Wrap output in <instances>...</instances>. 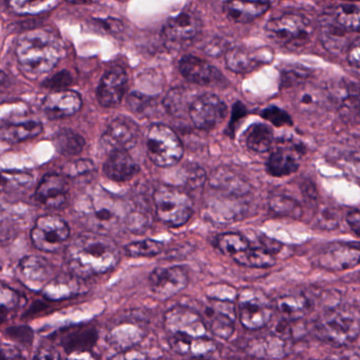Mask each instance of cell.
Listing matches in <instances>:
<instances>
[{"instance_id": "6da1fadb", "label": "cell", "mask_w": 360, "mask_h": 360, "mask_svg": "<svg viewBox=\"0 0 360 360\" xmlns=\"http://www.w3.org/2000/svg\"><path fill=\"white\" fill-rule=\"evenodd\" d=\"M119 261L117 244L107 235L94 231L75 238L66 250L69 271L77 278L107 273L115 269Z\"/></svg>"}, {"instance_id": "7a4b0ae2", "label": "cell", "mask_w": 360, "mask_h": 360, "mask_svg": "<svg viewBox=\"0 0 360 360\" xmlns=\"http://www.w3.org/2000/svg\"><path fill=\"white\" fill-rule=\"evenodd\" d=\"M63 56L60 39L54 33L35 29L20 35L16 56L20 68L28 75H41L51 71Z\"/></svg>"}, {"instance_id": "3957f363", "label": "cell", "mask_w": 360, "mask_h": 360, "mask_svg": "<svg viewBox=\"0 0 360 360\" xmlns=\"http://www.w3.org/2000/svg\"><path fill=\"white\" fill-rule=\"evenodd\" d=\"M77 210L92 231L103 235L115 231L127 214L123 202L98 187L79 200Z\"/></svg>"}, {"instance_id": "277c9868", "label": "cell", "mask_w": 360, "mask_h": 360, "mask_svg": "<svg viewBox=\"0 0 360 360\" xmlns=\"http://www.w3.org/2000/svg\"><path fill=\"white\" fill-rule=\"evenodd\" d=\"M359 326L358 309L336 304L320 314L314 330L320 340L333 347H342L358 338Z\"/></svg>"}, {"instance_id": "5b68a950", "label": "cell", "mask_w": 360, "mask_h": 360, "mask_svg": "<svg viewBox=\"0 0 360 360\" xmlns=\"http://www.w3.org/2000/svg\"><path fill=\"white\" fill-rule=\"evenodd\" d=\"M153 199L158 219L167 226H183L193 217V200L179 187L161 185L155 189Z\"/></svg>"}, {"instance_id": "8992f818", "label": "cell", "mask_w": 360, "mask_h": 360, "mask_svg": "<svg viewBox=\"0 0 360 360\" xmlns=\"http://www.w3.org/2000/svg\"><path fill=\"white\" fill-rule=\"evenodd\" d=\"M147 153L155 165L166 168L181 161L184 149L180 138L172 128L163 124H155L147 136Z\"/></svg>"}, {"instance_id": "52a82bcc", "label": "cell", "mask_w": 360, "mask_h": 360, "mask_svg": "<svg viewBox=\"0 0 360 360\" xmlns=\"http://www.w3.org/2000/svg\"><path fill=\"white\" fill-rule=\"evenodd\" d=\"M265 30L271 41L290 49L304 45L311 34V22L305 16L297 13L273 18L267 22Z\"/></svg>"}, {"instance_id": "ba28073f", "label": "cell", "mask_w": 360, "mask_h": 360, "mask_svg": "<svg viewBox=\"0 0 360 360\" xmlns=\"http://www.w3.org/2000/svg\"><path fill=\"white\" fill-rule=\"evenodd\" d=\"M240 321L250 330H260L271 322L273 307L266 295L256 288H244L237 295Z\"/></svg>"}, {"instance_id": "9c48e42d", "label": "cell", "mask_w": 360, "mask_h": 360, "mask_svg": "<svg viewBox=\"0 0 360 360\" xmlns=\"http://www.w3.org/2000/svg\"><path fill=\"white\" fill-rule=\"evenodd\" d=\"M70 236L68 223L58 216H41L35 221L31 240L35 248L43 252H56Z\"/></svg>"}, {"instance_id": "30bf717a", "label": "cell", "mask_w": 360, "mask_h": 360, "mask_svg": "<svg viewBox=\"0 0 360 360\" xmlns=\"http://www.w3.org/2000/svg\"><path fill=\"white\" fill-rule=\"evenodd\" d=\"M359 259L358 242H333L319 250L315 260L321 269L338 271L357 266Z\"/></svg>"}, {"instance_id": "8fae6325", "label": "cell", "mask_w": 360, "mask_h": 360, "mask_svg": "<svg viewBox=\"0 0 360 360\" xmlns=\"http://www.w3.org/2000/svg\"><path fill=\"white\" fill-rule=\"evenodd\" d=\"M304 153V146L301 143L292 140L278 141L277 146L267 160V172L277 178L295 174L299 169Z\"/></svg>"}, {"instance_id": "7c38bea8", "label": "cell", "mask_w": 360, "mask_h": 360, "mask_svg": "<svg viewBox=\"0 0 360 360\" xmlns=\"http://www.w3.org/2000/svg\"><path fill=\"white\" fill-rule=\"evenodd\" d=\"M188 283V273L183 266L157 267L149 276L151 292L162 301L182 292Z\"/></svg>"}, {"instance_id": "4fadbf2b", "label": "cell", "mask_w": 360, "mask_h": 360, "mask_svg": "<svg viewBox=\"0 0 360 360\" xmlns=\"http://www.w3.org/2000/svg\"><path fill=\"white\" fill-rule=\"evenodd\" d=\"M193 125L201 130L218 127L227 115L226 104L214 94H203L195 98L189 109Z\"/></svg>"}, {"instance_id": "5bb4252c", "label": "cell", "mask_w": 360, "mask_h": 360, "mask_svg": "<svg viewBox=\"0 0 360 360\" xmlns=\"http://www.w3.org/2000/svg\"><path fill=\"white\" fill-rule=\"evenodd\" d=\"M164 323L166 330L170 335H180L193 338L207 336V326L203 318L188 307H172L165 314Z\"/></svg>"}, {"instance_id": "9a60e30c", "label": "cell", "mask_w": 360, "mask_h": 360, "mask_svg": "<svg viewBox=\"0 0 360 360\" xmlns=\"http://www.w3.org/2000/svg\"><path fill=\"white\" fill-rule=\"evenodd\" d=\"M140 136V127L134 120L120 117L109 124L101 139V144L109 153L113 150H130L136 146Z\"/></svg>"}, {"instance_id": "2e32d148", "label": "cell", "mask_w": 360, "mask_h": 360, "mask_svg": "<svg viewBox=\"0 0 360 360\" xmlns=\"http://www.w3.org/2000/svg\"><path fill=\"white\" fill-rule=\"evenodd\" d=\"M203 320L212 334L221 339L231 338L235 330L236 307L233 301L210 299L204 309Z\"/></svg>"}, {"instance_id": "e0dca14e", "label": "cell", "mask_w": 360, "mask_h": 360, "mask_svg": "<svg viewBox=\"0 0 360 360\" xmlns=\"http://www.w3.org/2000/svg\"><path fill=\"white\" fill-rule=\"evenodd\" d=\"M201 29L199 15L191 10H184L167 20L163 28V37L168 44L181 45L195 39Z\"/></svg>"}, {"instance_id": "ac0fdd59", "label": "cell", "mask_w": 360, "mask_h": 360, "mask_svg": "<svg viewBox=\"0 0 360 360\" xmlns=\"http://www.w3.org/2000/svg\"><path fill=\"white\" fill-rule=\"evenodd\" d=\"M180 71L187 81L195 85L217 87L226 84L224 75L218 68L193 56H186L181 60Z\"/></svg>"}, {"instance_id": "d6986e66", "label": "cell", "mask_w": 360, "mask_h": 360, "mask_svg": "<svg viewBox=\"0 0 360 360\" xmlns=\"http://www.w3.org/2000/svg\"><path fill=\"white\" fill-rule=\"evenodd\" d=\"M43 131L41 122L28 115L10 117L0 121V141L16 144L37 138Z\"/></svg>"}, {"instance_id": "ffe728a7", "label": "cell", "mask_w": 360, "mask_h": 360, "mask_svg": "<svg viewBox=\"0 0 360 360\" xmlns=\"http://www.w3.org/2000/svg\"><path fill=\"white\" fill-rule=\"evenodd\" d=\"M127 75L123 69L115 67L107 71L98 85V103L107 108L117 106L123 100L124 94L127 89Z\"/></svg>"}, {"instance_id": "44dd1931", "label": "cell", "mask_w": 360, "mask_h": 360, "mask_svg": "<svg viewBox=\"0 0 360 360\" xmlns=\"http://www.w3.org/2000/svg\"><path fill=\"white\" fill-rule=\"evenodd\" d=\"M69 186L65 176L48 174L41 179L35 191V199L50 208H60L68 199Z\"/></svg>"}, {"instance_id": "7402d4cb", "label": "cell", "mask_w": 360, "mask_h": 360, "mask_svg": "<svg viewBox=\"0 0 360 360\" xmlns=\"http://www.w3.org/2000/svg\"><path fill=\"white\" fill-rule=\"evenodd\" d=\"M82 98L72 90H58L46 96L43 108L48 117L52 120L63 119L75 115L82 108Z\"/></svg>"}, {"instance_id": "603a6c76", "label": "cell", "mask_w": 360, "mask_h": 360, "mask_svg": "<svg viewBox=\"0 0 360 360\" xmlns=\"http://www.w3.org/2000/svg\"><path fill=\"white\" fill-rule=\"evenodd\" d=\"M103 169L107 178L117 183L128 182L140 172V167L128 150L122 149L109 153Z\"/></svg>"}, {"instance_id": "cb8c5ba5", "label": "cell", "mask_w": 360, "mask_h": 360, "mask_svg": "<svg viewBox=\"0 0 360 360\" xmlns=\"http://www.w3.org/2000/svg\"><path fill=\"white\" fill-rule=\"evenodd\" d=\"M271 52L269 49L254 50L233 48L225 56L227 67L236 73H248L260 65L269 62Z\"/></svg>"}, {"instance_id": "d4e9b609", "label": "cell", "mask_w": 360, "mask_h": 360, "mask_svg": "<svg viewBox=\"0 0 360 360\" xmlns=\"http://www.w3.org/2000/svg\"><path fill=\"white\" fill-rule=\"evenodd\" d=\"M269 8V4L263 0H227L224 12L233 22L246 24L260 18Z\"/></svg>"}, {"instance_id": "484cf974", "label": "cell", "mask_w": 360, "mask_h": 360, "mask_svg": "<svg viewBox=\"0 0 360 360\" xmlns=\"http://www.w3.org/2000/svg\"><path fill=\"white\" fill-rule=\"evenodd\" d=\"M169 345L176 354L193 357H208L217 351V343L207 336L193 338L180 335H170Z\"/></svg>"}, {"instance_id": "4316f807", "label": "cell", "mask_w": 360, "mask_h": 360, "mask_svg": "<svg viewBox=\"0 0 360 360\" xmlns=\"http://www.w3.org/2000/svg\"><path fill=\"white\" fill-rule=\"evenodd\" d=\"M210 186L223 195L243 197L250 193V186L243 176L231 172L229 168H220L210 179Z\"/></svg>"}, {"instance_id": "83f0119b", "label": "cell", "mask_w": 360, "mask_h": 360, "mask_svg": "<svg viewBox=\"0 0 360 360\" xmlns=\"http://www.w3.org/2000/svg\"><path fill=\"white\" fill-rule=\"evenodd\" d=\"M98 340V332L94 326H77L67 330L60 337V343L67 353H84L89 351Z\"/></svg>"}, {"instance_id": "f1b7e54d", "label": "cell", "mask_w": 360, "mask_h": 360, "mask_svg": "<svg viewBox=\"0 0 360 360\" xmlns=\"http://www.w3.org/2000/svg\"><path fill=\"white\" fill-rule=\"evenodd\" d=\"M347 31L343 30L335 22L332 15L326 16L320 22V37L322 45L330 53L338 54L351 44L347 39Z\"/></svg>"}, {"instance_id": "f546056e", "label": "cell", "mask_w": 360, "mask_h": 360, "mask_svg": "<svg viewBox=\"0 0 360 360\" xmlns=\"http://www.w3.org/2000/svg\"><path fill=\"white\" fill-rule=\"evenodd\" d=\"M18 273L29 284H43L52 275V266L49 261L43 257L27 256L18 263Z\"/></svg>"}, {"instance_id": "4dcf8cb0", "label": "cell", "mask_w": 360, "mask_h": 360, "mask_svg": "<svg viewBox=\"0 0 360 360\" xmlns=\"http://www.w3.org/2000/svg\"><path fill=\"white\" fill-rule=\"evenodd\" d=\"M277 309L284 320L294 322L309 313L311 301L304 295H286L278 299Z\"/></svg>"}, {"instance_id": "1f68e13d", "label": "cell", "mask_w": 360, "mask_h": 360, "mask_svg": "<svg viewBox=\"0 0 360 360\" xmlns=\"http://www.w3.org/2000/svg\"><path fill=\"white\" fill-rule=\"evenodd\" d=\"M198 96H195V92L191 88H174L166 94L163 102L164 107L170 115L181 117L189 113V109Z\"/></svg>"}, {"instance_id": "d6a6232c", "label": "cell", "mask_w": 360, "mask_h": 360, "mask_svg": "<svg viewBox=\"0 0 360 360\" xmlns=\"http://www.w3.org/2000/svg\"><path fill=\"white\" fill-rule=\"evenodd\" d=\"M294 96V104L302 112L313 113L323 107L326 102V94L313 86H298Z\"/></svg>"}, {"instance_id": "836d02e7", "label": "cell", "mask_w": 360, "mask_h": 360, "mask_svg": "<svg viewBox=\"0 0 360 360\" xmlns=\"http://www.w3.org/2000/svg\"><path fill=\"white\" fill-rule=\"evenodd\" d=\"M144 332L140 326L125 323L113 328L108 335L109 343L117 349H126L140 342Z\"/></svg>"}, {"instance_id": "e575fe53", "label": "cell", "mask_w": 360, "mask_h": 360, "mask_svg": "<svg viewBox=\"0 0 360 360\" xmlns=\"http://www.w3.org/2000/svg\"><path fill=\"white\" fill-rule=\"evenodd\" d=\"M245 142L250 150L259 153H266L273 146V130L266 124H254L246 131Z\"/></svg>"}, {"instance_id": "d590c367", "label": "cell", "mask_w": 360, "mask_h": 360, "mask_svg": "<svg viewBox=\"0 0 360 360\" xmlns=\"http://www.w3.org/2000/svg\"><path fill=\"white\" fill-rule=\"evenodd\" d=\"M233 261L242 266L254 267V269H265L275 265L276 259L274 255L266 252L264 248H254L250 245L240 254L233 257Z\"/></svg>"}, {"instance_id": "8d00e7d4", "label": "cell", "mask_w": 360, "mask_h": 360, "mask_svg": "<svg viewBox=\"0 0 360 360\" xmlns=\"http://www.w3.org/2000/svg\"><path fill=\"white\" fill-rule=\"evenodd\" d=\"M34 182L32 174L22 170H0V193H18L30 188Z\"/></svg>"}, {"instance_id": "74e56055", "label": "cell", "mask_w": 360, "mask_h": 360, "mask_svg": "<svg viewBox=\"0 0 360 360\" xmlns=\"http://www.w3.org/2000/svg\"><path fill=\"white\" fill-rule=\"evenodd\" d=\"M77 279L79 278L73 275L72 277L56 278L47 284L44 290V294L52 300L71 298L79 292V285Z\"/></svg>"}, {"instance_id": "f35d334b", "label": "cell", "mask_w": 360, "mask_h": 360, "mask_svg": "<svg viewBox=\"0 0 360 360\" xmlns=\"http://www.w3.org/2000/svg\"><path fill=\"white\" fill-rule=\"evenodd\" d=\"M53 144L62 155H77L83 151L86 142L83 136L73 130L62 129L54 136Z\"/></svg>"}, {"instance_id": "ab89813d", "label": "cell", "mask_w": 360, "mask_h": 360, "mask_svg": "<svg viewBox=\"0 0 360 360\" xmlns=\"http://www.w3.org/2000/svg\"><path fill=\"white\" fill-rule=\"evenodd\" d=\"M214 244L222 254L231 258L250 246V242L243 235L238 233H221L216 238Z\"/></svg>"}, {"instance_id": "60d3db41", "label": "cell", "mask_w": 360, "mask_h": 360, "mask_svg": "<svg viewBox=\"0 0 360 360\" xmlns=\"http://www.w3.org/2000/svg\"><path fill=\"white\" fill-rule=\"evenodd\" d=\"M269 210L276 216L299 219L302 217V207L298 201L284 195H274L269 201Z\"/></svg>"}, {"instance_id": "b9f144b4", "label": "cell", "mask_w": 360, "mask_h": 360, "mask_svg": "<svg viewBox=\"0 0 360 360\" xmlns=\"http://www.w3.org/2000/svg\"><path fill=\"white\" fill-rule=\"evenodd\" d=\"M336 24L347 31V32H356L359 31L360 26V14L359 8L353 5H342L336 8L333 14Z\"/></svg>"}, {"instance_id": "7bdbcfd3", "label": "cell", "mask_w": 360, "mask_h": 360, "mask_svg": "<svg viewBox=\"0 0 360 360\" xmlns=\"http://www.w3.org/2000/svg\"><path fill=\"white\" fill-rule=\"evenodd\" d=\"M164 250V244L157 240L145 239L132 242L125 248V252L130 258H151Z\"/></svg>"}, {"instance_id": "ee69618b", "label": "cell", "mask_w": 360, "mask_h": 360, "mask_svg": "<svg viewBox=\"0 0 360 360\" xmlns=\"http://www.w3.org/2000/svg\"><path fill=\"white\" fill-rule=\"evenodd\" d=\"M124 223H125L128 231L136 233V235H142L143 233H145L150 227V214H147L141 208L136 210H130L126 214Z\"/></svg>"}, {"instance_id": "f6af8a7d", "label": "cell", "mask_w": 360, "mask_h": 360, "mask_svg": "<svg viewBox=\"0 0 360 360\" xmlns=\"http://www.w3.org/2000/svg\"><path fill=\"white\" fill-rule=\"evenodd\" d=\"M309 71L302 66H290L284 69L281 75V87L292 88L303 85L309 77Z\"/></svg>"}, {"instance_id": "bcb514c9", "label": "cell", "mask_w": 360, "mask_h": 360, "mask_svg": "<svg viewBox=\"0 0 360 360\" xmlns=\"http://www.w3.org/2000/svg\"><path fill=\"white\" fill-rule=\"evenodd\" d=\"M18 235L13 219L7 210L0 206V243L12 241Z\"/></svg>"}, {"instance_id": "7dc6e473", "label": "cell", "mask_w": 360, "mask_h": 360, "mask_svg": "<svg viewBox=\"0 0 360 360\" xmlns=\"http://www.w3.org/2000/svg\"><path fill=\"white\" fill-rule=\"evenodd\" d=\"M262 117L267 120L269 123L273 124L276 127L292 125V119H290L288 113L280 109L279 107L271 106L264 109L262 112Z\"/></svg>"}, {"instance_id": "c3c4849f", "label": "cell", "mask_w": 360, "mask_h": 360, "mask_svg": "<svg viewBox=\"0 0 360 360\" xmlns=\"http://www.w3.org/2000/svg\"><path fill=\"white\" fill-rule=\"evenodd\" d=\"M11 9L20 14L35 13L47 0H6Z\"/></svg>"}, {"instance_id": "681fc988", "label": "cell", "mask_w": 360, "mask_h": 360, "mask_svg": "<svg viewBox=\"0 0 360 360\" xmlns=\"http://www.w3.org/2000/svg\"><path fill=\"white\" fill-rule=\"evenodd\" d=\"M153 104V98L146 94H131L128 98V106L134 112L143 113Z\"/></svg>"}, {"instance_id": "f907efd6", "label": "cell", "mask_w": 360, "mask_h": 360, "mask_svg": "<svg viewBox=\"0 0 360 360\" xmlns=\"http://www.w3.org/2000/svg\"><path fill=\"white\" fill-rule=\"evenodd\" d=\"M72 83V77L67 71L56 73L53 77H50L46 81L45 87L51 88V89H63L68 87Z\"/></svg>"}, {"instance_id": "816d5d0a", "label": "cell", "mask_w": 360, "mask_h": 360, "mask_svg": "<svg viewBox=\"0 0 360 360\" xmlns=\"http://www.w3.org/2000/svg\"><path fill=\"white\" fill-rule=\"evenodd\" d=\"M94 164L90 160H79L71 164L68 168V174L71 176H85L94 172Z\"/></svg>"}, {"instance_id": "f5cc1de1", "label": "cell", "mask_w": 360, "mask_h": 360, "mask_svg": "<svg viewBox=\"0 0 360 360\" xmlns=\"http://www.w3.org/2000/svg\"><path fill=\"white\" fill-rule=\"evenodd\" d=\"M246 115V109L243 104L238 102L237 104L233 106V115H231V122H229V130L227 134H231V136H233L235 134L236 129L239 125L240 121L243 119Z\"/></svg>"}, {"instance_id": "db71d44e", "label": "cell", "mask_w": 360, "mask_h": 360, "mask_svg": "<svg viewBox=\"0 0 360 360\" xmlns=\"http://www.w3.org/2000/svg\"><path fill=\"white\" fill-rule=\"evenodd\" d=\"M8 334H9L8 336L10 338L18 341V342H22L24 345L32 341V332H31L30 328H26V326L11 328V330H8Z\"/></svg>"}, {"instance_id": "11a10c76", "label": "cell", "mask_w": 360, "mask_h": 360, "mask_svg": "<svg viewBox=\"0 0 360 360\" xmlns=\"http://www.w3.org/2000/svg\"><path fill=\"white\" fill-rule=\"evenodd\" d=\"M347 60L349 65L354 68L358 69L360 67V48L359 39H356L355 41H352L351 45L349 46V51H347Z\"/></svg>"}, {"instance_id": "9f6ffc18", "label": "cell", "mask_w": 360, "mask_h": 360, "mask_svg": "<svg viewBox=\"0 0 360 360\" xmlns=\"http://www.w3.org/2000/svg\"><path fill=\"white\" fill-rule=\"evenodd\" d=\"M22 357L20 349L10 343H0V359H18Z\"/></svg>"}, {"instance_id": "6f0895ef", "label": "cell", "mask_w": 360, "mask_h": 360, "mask_svg": "<svg viewBox=\"0 0 360 360\" xmlns=\"http://www.w3.org/2000/svg\"><path fill=\"white\" fill-rule=\"evenodd\" d=\"M260 244L261 248H264L266 252H271L274 256L281 252V248H283V244L280 243L277 240L266 237V236H261Z\"/></svg>"}, {"instance_id": "680465c9", "label": "cell", "mask_w": 360, "mask_h": 360, "mask_svg": "<svg viewBox=\"0 0 360 360\" xmlns=\"http://www.w3.org/2000/svg\"><path fill=\"white\" fill-rule=\"evenodd\" d=\"M347 223L349 224V229L354 231L356 236H359L360 233V214L357 208L347 212Z\"/></svg>"}, {"instance_id": "91938a15", "label": "cell", "mask_w": 360, "mask_h": 360, "mask_svg": "<svg viewBox=\"0 0 360 360\" xmlns=\"http://www.w3.org/2000/svg\"><path fill=\"white\" fill-rule=\"evenodd\" d=\"M225 44L223 41L216 39V41H210L205 45V53L210 54L212 56H219L221 54L224 53Z\"/></svg>"}, {"instance_id": "94428289", "label": "cell", "mask_w": 360, "mask_h": 360, "mask_svg": "<svg viewBox=\"0 0 360 360\" xmlns=\"http://www.w3.org/2000/svg\"><path fill=\"white\" fill-rule=\"evenodd\" d=\"M60 354L56 351V349H51V347H41V349H39L37 355H35V358H41V359H46V358H49V359H58L60 358Z\"/></svg>"}, {"instance_id": "6125c7cd", "label": "cell", "mask_w": 360, "mask_h": 360, "mask_svg": "<svg viewBox=\"0 0 360 360\" xmlns=\"http://www.w3.org/2000/svg\"><path fill=\"white\" fill-rule=\"evenodd\" d=\"M6 316H7V309L5 307H0V323L5 321Z\"/></svg>"}, {"instance_id": "be15d7a7", "label": "cell", "mask_w": 360, "mask_h": 360, "mask_svg": "<svg viewBox=\"0 0 360 360\" xmlns=\"http://www.w3.org/2000/svg\"><path fill=\"white\" fill-rule=\"evenodd\" d=\"M69 3L72 4H86V3H90L91 0H68Z\"/></svg>"}, {"instance_id": "e7e4bbea", "label": "cell", "mask_w": 360, "mask_h": 360, "mask_svg": "<svg viewBox=\"0 0 360 360\" xmlns=\"http://www.w3.org/2000/svg\"><path fill=\"white\" fill-rule=\"evenodd\" d=\"M347 1H358V0H347Z\"/></svg>"}, {"instance_id": "03108f58", "label": "cell", "mask_w": 360, "mask_h": 360, "mask_svg": "<svg viewBox=\"0 0 360 360\" xmlns=\"http://www.w3.org/2000/svg\"><path fill=\"white\" fill-rule=\"evenodd\" d=\"M0 269H1V266H0Z\"/></svg>"}]
</instances>
